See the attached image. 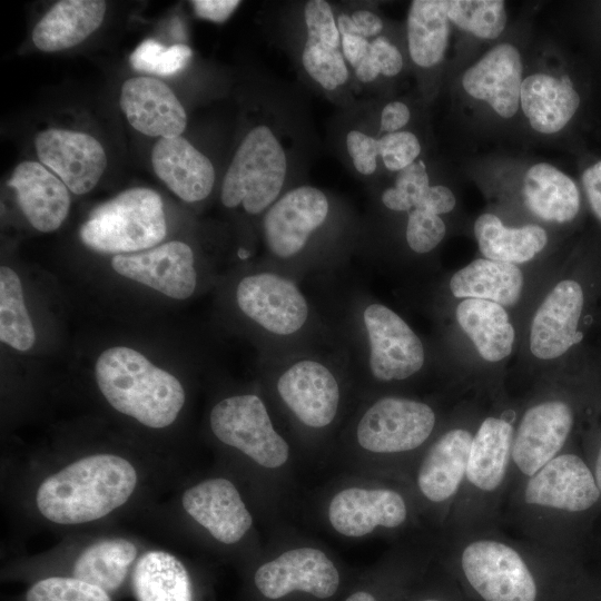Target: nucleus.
Wrapping results in <instances>:
<instances>
[{
	"label": "nucleus",
	"instance_id": "obj_1",
	"mask_svg": "<svg viewBox=\"0 0 601 601\" xmlns=\"http://www.w3.org/2000/svg\"><path fill=\"white\" fill-rule=\"evenodd\" d=\"M349 374L380 384L404 382L425 366L426 349L408 323L363 288L348 287L318 304Z\"/></svg>",
	"mask_w": 601,
	"mask_h": 601
},
{
	"label": "nucleus",
	"instance_id": "obj_2",
	"mask_svg": "<svg viewBox=\"0 0 601 601\" xmlns=\"http://www.w3.org/2000/svg\"><path fill=\"white\" fill-rule=\"evenodd\" d=\"M600 499L587 462L577 453L563 451L508 494L499 524L565 553L566 520L590 511Z\"/></svg>",
	"mask_w": 601,
	"mask_h": 601
},
{
	"label": "nucleus",
	"instance_id": "obj_3",
	"mask_svg": "<svg viewBox=\"0 0 601 601\" xmlns=\"http://www.w3.org/2000/svg\"><path fill=\"white\" fill-rule=\"evenodd\" d=\"M445 533L452 563L482 601H539V569L562 562L564 555L513 538L501 525Z\"/></svg>",
	"mask_w": 601,
	"mask_h": 601
},
{
	"label": "nucleus",
	"instance_id": "obj_4",
	"mask_svg": "<svg viewBox=\"0 0 601 601\" xmlns=\"http://www.w3.org/2000/svg\"><path fill=\"white\" fill-rule=\"evenodd\" d=\"M234 298L259 334L264 359L335 347L318 304L286 274L270 267L247 273L237 282Z\"/></svg>",
	"mask_w": 601,
	"mask_h": 601
},
{
	"label": "nucleus",
	"instance_id": "obj_5",
	"mask_svg": "<svg viewBox=\"0 0 601 601\" xmlns=\"http://www.w3.org/2000/svg\"><path fill=\"white\" fill-rule=\"evenodd\" d=\"M138 484L135 465L124 456H82L51 473L36 491L39 513L56 524L97 521L126 504Z\"/></svg>",
	"mask_w": 601,
	"mask_h": 601
},
{
	"label": "nucleus",
	"instance_id": "obj_6",
	"mask_svg": "<svg viewBox=\"0 0 601 601\" xmlns=\"http://www.w3.org/2000/svg\"><path fill=\"white\" fill-rule=\"evenodd\" d=\"M95 376L116 411L151 428L173 424L185 404L180 381L127 346L104 351L95 364Z\"/></svg>",
	"mask_w": 601,
	"mask_h": 601
},
{
	"label": "nucleus",
	"instance_id": "obj_7",
	"mask_svg": "<svg viewBox=\"0 0 601 601\" xmlns=\"http://www.w3.org/2000/svg\"><path fill=\"white\" fill-rule=\"evenodd\" d=\"M515 425L505 416L487 415L474 433L461 492L444 524L459 532L499 524L512 463Z\"/></svg>",
	"mask_w": 601,
	"mask_h": 601
},
{
	"label": "nucleus",
	"instance_id": "obj_8",
	"mask_svg": "<svg viewBox=\"0 0 601 601\" xmlns=\"http://www.w3.org/2000/svg\"><path fill=\"white\" fill-rule=\"evenodd\" d=\"M264 364L276 395L299 424L323 430L335 422L343 400L342 376L349 374L336 346L264 359Z\"/></svg>",
	"mask_w": 601,
	"mask_h": 601
},
{
	"label": "nucleus",
	"instance_id": "obj_9",
	"mask_svg": "<svg viewBox=\"0 0 601 601\" xmlns=\"http://www.w3.org/2000/svg\"><path fill=\"white\" fill-rule=\"evenodd\" d=\"M329 215V199L316 187L302 185L282 194L260 221L269 267L300 283L314 277L312 243Z\"/></svg>",
	"mask_w": 601,
	"mask_h": 601
},
{
	"label": "nucleus",
	"instance_id": "obj_10",
	"mask_svg": "<svg viewBox=\"0 0 601 601\" xmlns=\"http://www.w3.org/2000/svg\"><path fill=\"white\" fill-rule=\"evenodd\" d=\"M166 234L161 197L144 187L124 190L98 205L79 231L88 248L115 255L152 248L162 242Z\"/></svg>",
	"mask_w": 601,
	"mask_h": 601
},
{
	"label": "nucleus",
	"instance_id": "obj_11",
	"mask_svg": "<svg viewBox=\"0 0 601 601\" xmlns=\"http://www.w3.org/2000/svg\"><path fill=\"white\" fill-rule=\"evenodd\" d=\"M287 175L285 150L266 125L250 129L239 144L224 176L220 201L242 207L250 216L264 215L282 196Z\"/></svg>",
	"mask_w": 601,
	"mask_h": 601
},
{
	"label": "nucleus",
	"instance_id": "obj_12",
	"mask_svg": "<svg viewBox=\"0 0 601 601\" xmlns=\"http://www.w3.org/2000/svg\"><path fill=\"white\" fill-rule=\"evenodd\" d=\"M437 425L434 407L421 400L385 395L373 401L355 425L358 445L376 454H405L424 446Z\"/></svg>",
	"mask_w": 601,
	"mask_h": 601
},
{
	"label": "nucleus",
	"instance_id": "obj_13",
	"mask_svg": "<svg viewBox=\"0 0 601 601\" xmlns=\"http://www.w3.org/2000/svg\"><path fill=\"white\" fill-rule=\"evenodd\" d=\"M215 437L266 469H277L289 457V445L272 421L266 404L254 393L217 402L209 413Z\"/></svg>",
	"mask_w": 601,
	"mask_h": 601
},
{
	"label": "nucleus",
	"instance_id": "obj_14",
	"mask_svg": "<svg viewBox=\"0 0 601 601\" xmlns=\"http://www.w3.org/2000/svg\"><path fill=\"white\" fill-rule=\"evenodd\" d=\"M573 425V407L560 397L540 400L523 411L514 428L506 496L563 452Z\"/></svg>",
	"mask_w": 601,
	"mask_h": 601
},
{
	"label": "nucleus",
	"instance_id": "obj_15",
	"mask_svg": "<svg viewBox=\"0 0 601 601\" xmlns=\"http://www.w3.org/2000/svg\"><path fill=\"white\" fill-rule=\"evenodd\" d=\"M476 427L454 425L440 433L426 447L415 472L416 490L442 512L445 522L464 482Z\"/></svg>",
	"mask_w": 601,
	"mask_h": 601
},
{
	"label": "nucleus",
	"instance_id": "obj_16",
	"mask_svg": "<svg viewBox=\"0 0 601 601\" xmlns=\"http://www.w3.org/2000/svg\"><path fill=\"white\" fill-rule=\"evenodd\" d=\"M339 581L333 561L323 551L307 546L288 550L262 564L254 573L257 591L269 600L295 591L327 599L336 593Z\"/></svg>",
	"mask_w": 601,
	"mask_h": 601
},
{
	"label": "nucleus",
	"instance_id": "obj_17",
	"mask_svg": "<svg viewBox=\"0 0 601 601\" xmlns=\"http://www.w3.org/2000/svg\"><path fill=\"white\" fill-rule=\"evenodd\" d=\"M111 267L119 275L175 299L189 298L197 287L194 252L179 240L134 254L114 255Z\"/></svg>",
	"mask_w": 601,
	"mask_h": 601
},
{
	"label": "nucleus",
	"instance_id": "obj_18",
	"mask_svg": "<svg viewBox=\"0 0 601 601\" xmlns=\"http://www.w3.org/2000/svg\"><path fill=\"white\" fill-rule=\"evenodd\" d=\"M35 145L40 162L77 195L93 189L107 167L102 145L82 131L49 128L37 135Z\"/></svg>",
	"mask_w": 601,
	"mask_h": 601
},
{
	"label": "nucleus",
	"instance_id": "obj_19",
	"mask_svg": "<svg viewBox=\"0 0 601 601\" xmlns=\"http://www.w3.org/2000/svg\"><path fill=\"white\" fill-rule=\"evenodd\" d=\"M584 294L573 279L559 282L536 309L530 328V349L539 359H555L579 343Z\"/></svg>",
	"mask_w": 601,
	"mask_h": 601
},
{
	"label": "nucleus",
	"instance_id": "obj_20",
	"mask_svg": "<svg viewBox=\"0 0 601 601\" xmlns=\"http://www.w3.org/2000/svg\"><path fill=\"white\" fill-rule=\"evenodd\" d=\"M408 514L405 497L393 489L348 487L336 493L328 505L331 525L349 538L364 536L376 528H401Z\"/></svg>",
	"mask_w": 601,
	"mask_h": 601
},
{
	"label": "nucleus",
	"instance_id": "obj_21",
	"mask_svg": "<svg viewBox=\"0 0 601 601\" xmlns=\"http://www.w3.org/2000/svg\"><path fill=\"white\" fill-rule=\"evenodd\" d=\"M185 512L217 541L234 544L253 525V516L237 487L227 479L204 480L181 497Z\"/></svg>",
	"mask_w": 601,
	"mask_h": 601
},
{
	"label": "nucleus",
	"instance_id": "obj_22",
	"mask_svg": "<svg viewBox=\"0 0 601 601\" xmlns=\"http://www.w3.org/2000/svg\"><path fill=\"white\" fill-rule=\"evenodd\" d=\"M119 104L128 122L146 136L171 138L186 129L185 108L174 91L156 78L127 79L120 89Z\"/></svg>",
	"mask_w": 601,
	"mask_h": 601
},
{
	"label": "nucleus",
	"instance_id": "obj_23",
	"mask_svg": "<svg viewBox=\"0 0 601 601\" xmlns=\"http://www.w3.org/2000/svg\"><path fill=\"white\" fill-rule=\"evenodd\" d=\"M522 81L521 56L510 43L495 46L462 78L463 88L471 97L484 100L503 118L516 114Z\"/></svg>",
	"mask_w": 601,
	"mask_h": 601
},
{
	"label": "nucleus",
	"instance_id": "obj_24",
	"mask_svg": "<svg viewBox=\"0 0 601 601\" xmlns=\"http://www.w3.org/2000/svg\"><path fill=\"white\" fill-rule=\"evenodd\" d=\"M30 225L39 231L57 230L68 216V187L41 162L22 161L8 181Z\"/></svg>",
	"mask_w": 601,
	"mask_h": 601
},
{
	"label": "nucleus",
	"instance_id": "obj_25",
	"mask_svg": "<svg viewBox=\"0 0 601 601\" xmlns=\"http://www.w3.org/2000/svg\"><path fill=\"white\" fill-rule=\"evenodd\" d=\"M157 177L180 199L207 198L215 185V169L207 156L181 136L159 138L151 151Z\"/></svg>",
	"mask_w": 601,
	"mask_h": 601
},
{
	"label": "nucleus",
	"instance_id": "obj_26",
	"mask_svg": "<svg viewBox=\"0 0 601 601\" xmlns=\"http://www.w3.org/2000/svg\"><path fill=\"white\" fill-rule=\"evenodd\" d=\"M106 8L102 0L58 1L35 26L32 41L45 52L75 47L101 26Z\"/></svg>",
	"mask_w": 601,
	"mask_h": 601
},
{
	"label": "nucleus",
	"instance_id": "obj_27",
	"mask_svg": "<svg viewBox=\"0 0 601 601\" xmlns=\"http://www.w3.org/2000/svg\"><path fill=\"white\" fill-rule=\"evenodd\" d=\"M520 105L534 130L554 134L571 120L580 97L569 77L534 73L522 81Z\"/></svg>",
	"mask_w": 601,
	"mask_h": 601
},
{
	"label": "nucleus",
	"instance_id": "obj_28",
	"mask_svg": "<svg viewBox=\"0 0 601 601\" xmlns=\"http://www.w3.org/2000/svg\"><path fill=\"white\" fill-rule=\"evenodd\" d=\"M129 582L136 601H197L189 570L167 551L144 553L132 569Z\"/></svg>",
	"mask_w": 601,
	"mask_h": 601
},
{
	"label": "nucleus",
	"instance_id": "obj_29",
	"mask_svg": "<svg viewBox=\"0 0 601 601\" xmlns=\"http://www.w3.org/2000/svg\"><path fill=\"white\" fill-rule=\"evenodd\" d=\"M137 555L138 548L130 540L102 539L80 552L66 575L98 585L114 597L130 581Z\"/></svg>",
	"mask_w": 601,
	"mask_h": 601
},
{
	"label": "nucleus",
	"instance_id": "obj_30",
	"mask_svg": "<svg viewBox=\"0 0 601 601\" xmlns=\"http://www.w3.org/2000/svg\"><path fill=\"white\" fill-rule=\"evenodd\" d=\"M455 317L483 359L495 363L512 353L515 332L504 306L491 300L465 298L457 304Z\"/></svg>",
	"mask_w": 601,
	"mask_h": 601
},
{
	"label": "nucleus",
	"instance_id": "obj_31",
	"mask_svg": "<svg viewBox=\"0 0 601 601\" xmlns=\"http://www.w3.org/2000/svg\"><path fill=\"white\" fill-rule=\"evenodd\" d=\"M456 298H476L512 306L521 297L524 277L514 264L479 258L459 269L450 279Z\"/></svg>",
	"mask_w": 601,
	"mask_h": 601
},
{
	"label": "nucleus",
	"instance_id": "obj_32",
	"mask_svg": "<svg viewBox=\"0 0 601 601\" xmlns=\"http://www.w3.org/2000/svg\"><path fill=\"white\" fill-rule=\"evenodd\" d=\"M523 194L529 209L546 221L568 223L578 214L580 194L574 181L552 165L532 166L524 176Z\"/></svg>",
	"mask_w": 601,
	"mask_h": 601
},
{
	"label": "nucleus",
	"instance_id": "obj_33",
	"mask_svg": "<svg viewBox=\"0 0 601 601\" xmlns=\"http://www.w3.org/2000/svg\"><path fill=\"white\" fill-rule=\"evenodd\" d=\"M474 235L485 258L514 265L531 260L548 243L541 226L505 227L497 216L489 213L475 220Z\"/></svg>",
	"mask_w": 601,
	"mask_h": 601
},
{
	"label": "nucleus",
	"instance_id": "obj_34",
	"mask_svg": "<svg viewBox=\"0 0 601 601\" xmlns=\"http://www.w3.org/2000/svg\"><path fill=\"white\" fill-rule=\"evenodd\" d=\"M449 33L446 1H412L407 14V45L414 63L423 68L437 65L444 57Z\"/></svg>",
	"mask_w": 601,
	"mask_h": 601
},
{
	"label": "nucleus",
	"instance_id": "obj_35",
	"mask_svg": "<svg viewBox=\"0 0 601 601\" xmlns=\"http://www.w3.org/2000/svg\"><path fill=\"white\" fill-rule=\"evenodd\" d=\"M0 339L20 352L29 351L36 342L21 280L8 266L0 268Z\"/></svg>",
	"mask_w": 601,
	"mask_h": 601
},
{
	"label": "nucleus",
	"instance_id": "obj_36",
	"mask_svg": "<svg viewBox=\"0 0 601 601\" xmlns=\"http://www.w3.org/2000/svg\"><path fill=\"white\" fill-rule=\"evenodd\" d=\"M302 65L308 76L327 91L344 86L349 78L342 51V39L307 35Z\"/></svg>",
	"mask_w": 601,
	"mask_h": 601
},
{
	"label": "nucleus",
	"instance_id": "obj_37",
	"mask_svg": "<svg viewBox=\"0 0 601 601\" xmlns=\"http://www.w3.org/2000/svg\"><path fill=\"white\" fill-rule=\"evenodd\" d=\"M446 12L450 22L482 39L497 38L506 26L501 0H450Z\"/></svg>",
	"mask_w": 601,
	"mask_h": 601
},
{
	"label": "nucleus",
	"instance_id": "obj_38",
	"mask_svg": "<svg viewBox=\"0 0 601 601\" xmlns=\"http://www.w3.org/2000/svg\"><path fill=\"white\" fill-rule=\"evenodd\" d=\"M21 601H112V595L87 581L50 574L35 580Z\"/></svg>",
	"mask_w": 601,
	"mask_h": 601
},
{
	"label": "nucleus",
	"instance_id": "obj_39",
	"mask_svg": "<svg viewBox=\"0 0 601 601\" xmlns=\"http://www.w3.org/2000/svg\"><path fill=\"white\" fill-rule=\"evenodd\" d=\"M193 56L191 49L183 43L165 47L157 40H144L130 55L134 69L161 77L173 76L183 70Z\"/></svg>",
	"mask_w": 601,
	"mask_h": 601
},
{
	"label": "nucleus",
	"instance_id": "obj_40",
	"mask_svg": "<svg viewBox=\"0 0 601 601\" xmlns=\"http://www.w3.org/2000/svg\"><path fill=\"white\" fill-rule=\"evenodd\" d=\"M430 187L425 165L417 160L398 171L395 185L383 191L381 201L390 210L408 213L423 201Z\"/></svg>",
	"mask_w": 601,
	"mask_h": 601
},
{
	"label": "nucleus",
	"instance_id": "obj_41",
	"mask_svg": "<svg viewBox=\"0 0 601 601\" xmlns=\"http://www.w3.org/2000/svg\"><path fill=\"white\" fill-rule=\"evenodd\" d=\"M407 214L405 239L408 248L418 255L431 253L445 236L444 220L421 208H413Z\"/></svg>",
	"mask_w": 601,
	"mask_h": 601
},
{
	"label": "nucleus",
	"instance_id": "obj_42",
	"mask_svg": "<svg viewBox=\"0 0 601 601\" xmlns=\"http://www.w3.org/2000/svg\"><path fill=\"white\" fill-rule=\"evenodd\" d=\"M378 141L380 156L391 171H401L413 164L421 154L418 138L411 131L385 134Z\"/></svg>",
	"mask_w": 601,
	"mask_h": 601
},
{
	"label": "nucleus",
	"instance_id": "obj_43",
	"mask_svg": "<svg viewBox=\"0 0 601 601\" xmlns=\"http://www.w3.org/2000/svg\"><path fill=\"white\" fill-rule=\"evenodd\" d=\"M346 149L359 174L367 176L375 173L381 152L378 139L354 129L346 135Z\"/></svg>",
	"mask_w": 601,
	"mask_h": 601
},
{
	"label": "nucleus",
	"instance_id": "obj_44",
	"mask_svg": "<svg viewBox=\"0 0 601 601\" xmlns=\"http://www.w3.org/2000/svg\"><path fill=\"white\" fill-rule=\"evenodd\" d=\"M336 22L341 35H354L368 40L378 37L384 28L376 13L364 9L339 14Z\"/></svg>",
	"mask_w": 601,
	"mask_h": 601
},
{
	"label": "nucleus",
	"instance_id": "obj_45",
	"mask_svg": "<svg viewBox=\"0 0 601 601\" xmlns=\"http://www.w3.org/2000/svg\"><path fill=\"white\" fill-rule=\"evenodd\" d=\"M371 49L381 69V75L394 77L403 68V57L387 38L378 36L371 41Z\"/></svg>",
	"mask_w": 601,
	"mask_h": 601
},
{
	"label": "nucleus",
	"instance_id": "obj_46",
	"mask_svg": "<svg viewBox=\"0 0 601 601\" xmlns=\"http://www.w3.org/2000/svg\"><path fill=\"white\" fill-rule=\"evenodd\" d=\"M240 4L236 0H194L191 1L195 13L214 22L226 21Z\"/></svg>",
	"mask_w": 601,
	"mask_h": 601
},
{
	"label": "nucleus",
	"instance_id": "obj_47",
	"mask_svg": "<svg viewBox=\"0 0 601 601\" xmlns=\"http://www.w3.org/2000/svg\"><path fill=\"white\" fill-rule=\"evenodd\" d=\"M455 204V196L450 188L443 185H434L430 187L423 201L416 208L441 216L452 211Z\"/></svg>",
	"mask_w": 601,
	"mask_h": 601
},
{
	"label": "nucleus",
	"instance_id": "obj_48",
	"mask_svg": "<svg viewBox=\"0 0 601 601\" xmlns=\"http://www.w3.org/2000/svg\"><path fill=\"white\" fill-rule=\"evenodd\" d=\"M411 118L408 107L402 101H391L381 112L380 130L386 134L401 131Z\"/></svg>",
	"mask_w": 601,
	"mask_h": 601
},
{
	"label": "nucleus",
	"instance_id": "obj_49",
	"mask_svg": "<svg viewBox=\"0 0 601 601\" xmlns=\"http://www.w3.org/2000/svg\"><path fill=\"white\" fill-rule=\"evenodd\" d=\"M582 184L591 208L601 221V160L584 170Z\"/></svg>",
	"mask_w": 601,
	"mask_h": 601
},
{
	"label": "nucleus",
	"instance_id": "obj_50",
	"mask_svg": "<svg viewBox=\"0 0 601 601\" xmlns=\"http://www.w3.org/2000/svg\"><path fill=\"white\" fill-rule=\"evenodd\" d=\"M341 37L344 58L354 70L370 52L371 40L354 35H341Z\"/></svg>",
	"mask_w": 601,
	"mask_h": 601
},
{
	"label": "nucleus",
	"instance_id": "obj_51",
	"mask_svg": "<svg viewBox=\"0 0 601 601\" xmlns=\"http://www.w3.org/2000/svg\"><path fill=\"white\" fill-rule=\"evenodd\" d=\"M592 473L594 475L595 483H597L598 489H599L600 494H601V444H600V447H599V451H598V454H597V459H595V462H594V467L592 470Z\"/></svg>",
	"mask_w": 601,
	"mask_h": 601
},
{
	"label": "nucleus",
	"instance_id": "obj_52",
	"mask_svg": "<svg viewBox=\"0 0 601 601\" xmlns=\"http://www.w3.org/2000/svg\"><path fill=\"white\" fill-rule=\"evenodd\" d=\"M345 601H377L376 598L367 591H357L352 593Z\"/></svg>",
	"mask_w": 601,
	"mask_h": 601
},
{
	"label": "nucleus",
	"instance_id": "obj_53",
	"mask_svg": "<svg viewBox=\"0 0 601 601\" xmlns=\"http://www.w3.org/2000/svg\"><path fill=\"white\" fill-rule=\"evenodd\" d=\"M420 601H443V600L437 599V598H425V599L420 600Z\"/></svg>",
	"mask_w": 601,
	"mask_h": 601
}]
</instances>
